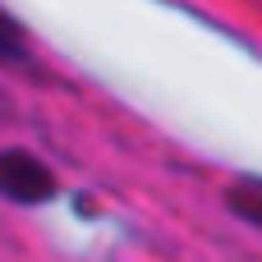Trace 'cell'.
Returning a JSON list of instances; mask_svg holds the SVG:
<instances>
[{
	"mask_svg": "<svg viewBox=\"0 0 262 262\" xmlns=\"http://www.w3.org/2000/svg\"><path fill=\"white\" fill-rule=\"evenodd\" d=\"M55 175L23 147H5L0 152V198L9 203H23V207H37V203H51L55 198Z\"/></svg>",
	"mask_w": 262,
	"mask_h": 262,
	"instance_id": "6da1fadb",
	"label": "cell"
},
{
	"mask_svg": "<svg viewBox=\"0 0 262 262\" xmlns=\"http://www.w3.org/2000/svg\"><path fill=\"white\" fill-rule=\"evenodd\" d=\"M226 203H230V212H235L239 221H249V226L262 230V180H239V184L226 193Z\"/></svg>",
	"mask_w": 262,
	"mask_h": 262,
	"instance_id": "7a4b0ae2",
	"label": "cell"
},
{
	"mask_svg": "<svg viewBox=\"0 0 262 262\" xmlns=\"http://www.w3.org/2000/svg\"><path fill=\"white\" fill-rule=\"evenodd\" d=\"M23 51V28L0 9V55H18Z\"/></svg>",
	"mask_w": 262,
	"mask_h": 262,
	"instance_id": "3957f363",
	"label": "cell"
}]
</instances>
